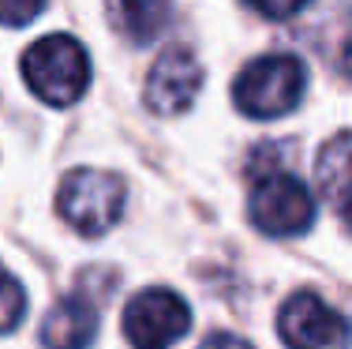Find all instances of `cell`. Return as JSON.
Returning a JSON list of instances; mask_svg holds the SVG:
<instances>
[{
    "label": "cell",
    "instance_id": "obj_1",
    "mask_svg": "<svg viewBox=\"0 0 352 349\" xmlns=\"http://www.w3.org/2000/svg\"><path fill=\"white\" fill-rule=\"evenodd\" d=\"M307 90V68L292 53H266L240 68L232 102L251 120H278L292 113Z\"/></svg>",
    "mask_w": 352,
    "mask_h": 349
},
{
    "label": "cell",
    "instance_id": "obj_2",
    "mask_svg": "<svg viewBox=\"0 0 352 349\" xmlns=\"http://www.w3.org/2000/svg\"><path fill=\"white\" fill-rule=\"evenodd\" d=\"M23 83L45 105H75L90 87V56L72 34H45L23 53Z\"/></svg>",
    "mask_w": 352,
    "mask_h": 349
},
{
    "label": "cell",
    "instance_id": "obj_3",
    "mask_svg": "<svg viewBox=\"0 0 352 349\" xmlns=\"http://www.w3.org/2000/svg\"><path fill=\"white\" fill-rule=\"evenodd\" d=\"M56 211L75 233L102 237L120 222L124 211V180L105 169H72L60 180Z\"/></svg>",
    "mask_w": 352,
    "mask_h": 349
},
{
    "label": "cell",
    "instance_id": "obj_4",
    "mask_svg": "<svg viewBox=\"0 0 352 349\" xmlns=\"http://www.w3.org/2000/svg\"><path fill=\"white\" fill-rule=\"evenodd\" d=\"M248 214L266 237H300L315 222V199L300 177L285 169L255 173V188L248 199Z\"/></svg>",
    "mask_w": 352,
    "mask_h": 349
},
{
    "label": "cell",
    "instance_id": "obj_5",
    "mask_svg": "<svg viewBox=\"0 0 352 349\" xmlns=\"http://www.w3.org/2000/svg\"><path fill=\"white\" fill-rule=\"evenodd\" d=\"M191 308L173 289H142L124 308V335L135 349H173L188 335Z\"/></svg>",
    "mask_w": 352,
    "mask_h": 349
},
{
    "label": "cell",
    "instance_id": "obj_6",
    "mask_svg": "<svg viewBox=\"0 0 352 349\" xmlns=\"http://www.w3.org/2000/svg\"><path fill=\"white\" fill-rule=\"evenodd\" d=\"M203 64L191 49L184 45H169L154 64H150V76H146V109L157 116H176L184 109H191V102L199 98L203 90Z\"/></svg>",
    "mask_w": 352,
    "mask_h": 349
},
{
    "label": "cell",
    "instance_id": "obj_7",
    "mask_svg": "<svg viewBox=\"0 0 352 349\" xmlns=\"http://www.w3.org/2000/svg\"><path fill=\"white\" fill-rule=\"evenodd\" d=\"M278 330L289 349H345L349 342L345 319L311 289L285 301L278 315Z\"/></svg>",
    "mask_w": 352,
    "mask_h": 349
},
{
    "label": "cell",
    "instance_id": "obj_8",
    "mask_svg": "<svg viewBox=\"0 0 352 349\" xmlns=\"http://www.w3.org/2000/svg\"><path fill=\"white\" fill-rule=\"evenodd\" d=\"M98 335V308L87 297L72 293L49 308L41 323V346L45 349H87Z\"/></svg>",
    "mask_w": 352,
    "mask_h": 349
},
{
    "label": "cell",
    "instance_id": "obj_9",
    "mask_svg": "<svg viewBox=\"0 0 352 349\" xmlns=\"http://www.w3.org/2000/svg\"><path fill=\"white\" fill-rule=\"evenodd\" d=\"M105 8L113 30L131 45L157 41L173 23V0H105Z\"/></svg>",
    "mask_w": 352,
    "mask_h": 349
},
{
    "label": "cell",
    "instance_id": "obj_10",
    "mask_svg": "<svg viewBox=\"0 0 352 349\" xmlns=\"http://www.w3.org/2000/svg\"><path fill=\"white\" fill-rule=\"evenodd\" d=\"M315 180L322 188V195L330 199V207L345 203L352 195V131H341L322 147L315 162Z\"/></svg>",
    "mask_w": 352,
    "mask_h": 349
},
{
    "label": "cell",
    "instance_id": "obj_11",
    "mask_svg": "<svg viewBox=\"0 0 352 349\" xmlns=\"http://www.w3.org/2000/svg\"><path fill=\"white\" fill-rule=\"evenodd\" d=\"M23 315H27V293H23V286L12 274L0 267V335L19 327Z\"/></svg>",
    "mask_w": 352,
    "mask_h": 349
},
{
    "label": "cell",
    "instance_id": "obj_12",
    "mask_svg": "<svg viewBox=\"0 0 352 349\" xmlns=\"http://www.w3.org/2000/svg\"><path fill=\"white\" fill-rule=\"evenodd\" d=\"M330 64L341 72L345 79H352V12L341 15L338 30H333V41H330Z\"/></svg>",
    "mask_w": 352,
    "mask_h": 349
},
{
    "label": "cell",
    "instance_id": "obj_13",
    "mask_svg": "<svg viewBox=\"0 0 352 349\" xmlns=\"http://www.w3.org/2000/svg\"><path fill=\"white\" fill-rule=\"evenodd\" d=\"M45 8V0H0V23L4 27H27Z\"/></svg>",
    "mask_w": 352,
    "mask_h": 349
},
{
    "label": "cell",
    "instance_id": "obj_14",
    "mask_svg": "<svg viewBox=\"0 0 352 349\" xmlns=\"http://www.w3.org/2000/svg\"><path fill=\"white\" fill-rule=\"evenodd\" d=\"M248 8H255L258 15H266V19H289V15L304 12L311 0H244Z\"/></svg>",
    "mask_w": 352,
    "mask_h": 349
},
{
    "label": "cell",
    "instance_id": "obj_15",
    "mask_svg": "<svg viewBox=\"0 0 352 349\" xmlns=\"http://www.w3.org/2000/svg\"><path fill=\"white\" fill-rule=\"evenodd\" d=\"M203 349H251L244 338H236V335H210L203 342Z\"/></svg>",
    "mask_w": 352,
    "mask_h": 349
},
{
    "label": "cell",
    "instance_id": "obj_16",
    "mask_svg": "<svg viewBox=\"0 0 352 349\" xmlns=\"http://www.w3.org/2000/svg\"><path fill=\"white\" fill-rule=\"evenodd\" d=\"M333 211L341 214V222H345V226H349V233H352V195L345 199V203H338V207H333Z\"/></svg>",
    "mask_w": 352,
    "mask_h": 349
}]
</instances>
